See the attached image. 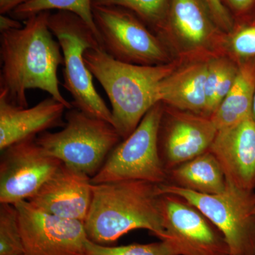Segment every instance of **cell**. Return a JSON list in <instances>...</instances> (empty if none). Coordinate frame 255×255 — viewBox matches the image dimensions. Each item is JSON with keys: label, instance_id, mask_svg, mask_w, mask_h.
Listing matches in <instances>:
<instances>
[{"label": "cell", "instance_id": "obj_1", "mask_svg": "<svg viewBox=\"0 0 255 255\" xmlns=\"http://www.w3.org/2000/svg\"><path fill=\"white\" fill-rule=\"evenodd\" d=\"M50 14L38 13L22 27L0 33V97L16 107H28V90L38 89L73 108L60 92L57 73L64 58L48 26Z\"/></svg>", "mask_w": 255, "mask_h": 255}, {"label": "cell", "instance_id": "obj_2", "mask_svg": "<svg viewBox=\"0 0 255 255\" xmlns=\"http://www.w3.org/2000/svg\"><path fill=\"white\" fill-rule=\"evenodd\" d=\"M158 184L141 180L92 184V199L85 226L97 244L114 243L130 231L145 229L164 236Z\"/></svg>", "mask_w": 255, "mask_h": 255}, {"label": "cell", "instance_id": "obj_3", "mask_svg": "<svg viewBox=\"0 0 255 255\" xmlns=\"http://www.w3.org/2000/svg\"><path fill=\"white\" fill-rule=\"evenodd\" d=\"M85 63L112 105V125L127 138L152 107L160 102L162 80L175 70L173 64L140 65L114 59L101 48L88 49Z\"/></svg>", "mask_w": 255, "mask_h": 255}, {"label": "cell", "instance_id": "obj_4", "mask_svg": "<svg viewBox=\"0 0 255 255\" xmlns=\"http://www.w3.org/2000/svg\"><path fill=\"white\" fill-rule=\"evenodd\" d=\"M48 26L59 43L64 58L63 86L73 97V107L112 124V111L96 90L84 54L101 48L97 35L78 15L66 11L50 13Z\"/></svg>", "mask_w": 255, "mask_h": 255}, {"label": "cell", "instance_id": "obj_5", "mask_svg": "<svg viewBox=\"0 0 255 255\" xmlns=\"http://www.w3.org/2000/svg\"><path fill=\"white\" fill-rule=\"evenodd\" d=\"M65 120L60 131L38 134L37 143L48 155L92 178L122 137L112 124L75 107L67 112Z\"/></svg>", "mask_w": 255, "mask_h": 255}, {"label": "cell", "instance_id": "obj_6", "mask_svg": "<svg viewBox=\"0 0 255 255\" xmlns=\"http://www.w3.org/2000/svg\"><path fill=\"white\" fill-rule=\"evenodd\" d=\"M159 193L180 196L202 213L222 233L230 255H255V192L227 182L217 194H204L170 183L158 184Z\"/></svg>", "mask_w": 255, "mask_h": 255}, {"label": "cell", "instance_id": "obj_7", "mask_svg": "<svg viewBox=\"0 0 255 255\" xmlns=\"http://www.w3.org/2000/svg\"><path fill=\"white\" fill-rule=\"evenodd\" d=\"M162 105L159 102L152 107L135 130L114 147L102 168L92 178V184L124 180L146 181L156 184L168 182V172L159 150Z\"/></svg>", "mask_w": 255, "mask_h": 255}, {"label": "cell", "instance_id": "obj_8", "mask_svg": "<svg viewBox=\"0 0 255 255\" xmlns=\"http://www.w3.org/2000/svg\"><path fill=\"white\" fill-rule=\"evenodd\" d=\"M92 14L102 50L114 59L140 65L168 63L163 42L131 11L92 4Z\"/></svg>", "mask_w": 255, "mask_h": 255}, {"label": "cell", "instance_id": "obj_9", "mask_svg": "<svg viewBox=\"0 0 255 255\" xmlns=\"http://www.w3.org/2000/svg\"><path fill=\"white\" fill-rule=\"evenodd\" d=\"M164 236L174 255H230L219 229L199 209L180 196L161 194Z\"/></svg>", "mask_w": 255, "mask_h": 255}, {"label": "cell", "instance_id": "obj_10", "mask_svg": "<svg viewBox=\"0 0 255 255\" xmlns=\"http://www.w3.org/2000/svg\"><path fill=\"white\" fill-rule=\"evenodd\" d=\"M14 206L26 255H87L84 222L47 214L28 201Z\"/></svg>", "mask_w": 255, "mask_h": 255}, {"label": "cell", "instance_id": "obj_11", "mask_svg": "<svg viewBox=\"0 0 255 255\" xmlns=\"http://www.w3.org/2000/svg\"><path fill=\"white\" fill-rule=\"evenodd\" d=\"M36 137L18 142L1 151V204L14 205L28 201L63 164L46 154L37 143Z\"/></svg>", "mask_w": 255, "mask_h": 255}, {"label": "cell", "instance_id": "obj_12", "mask_svg": "<svg viewBox=\"0 0 255 255\" xmlns=\"http://www.w3.org/2000/svg\"><path fill=\"white\" fill-rule=\"evenodd\" d=\"M217 132L210 117L164 108L158 144L161 159L167 172L208 152Z\"/></svg>", "mask_w": 255, "mask_h": 255}, {"label": "cell", "instance_id": "obj_13", "mask_svg": "<svg viewBox=\"0 0 255 255\" xmlns=\"http://www.w3.org/2000/svg\"><path fill=\"white\" fill-rule=\"evenodd\" d=\"M92 178L62 164L28 201L42 211L85 222L92 199Z\"/></svg>", "mask_w": 255, "mask_h": 255}, {"label": "cell", "instance_id": "obj_14", "mask_svg": "<svg viewBox=\"0 0 255 255\" xmlns=\"http://www.w3.org/2000/svg\"><path fill=\"white\" fill-rule=\"evenodd\" d=\"M226 180L240 189H255V122L253 117L218 130L209 150Z\"/></svg>", "mask_w": 255, "mask_h": 255}, {"label": "cell", "instance_id": "obj_15", "mask_svg": "<svg viewBox=\"0 0 255 255\" xmlns=\"http://www.w3.org/2000/svg\"><path fill=\"white\" fill-rule=\"evenodd\" d=\"M67 110L61 102L50 97L34 107H16L0 97V150L55 127H63Z\"/></svg>", "mask_w": 255, "mask_h": 255}, {"label": "cell", "instance_id": "obj_16", "mask_svg": "<svg viewBox=\"0 0 255 255\" xmlns=\"http://www.w3.org/2000/svg\"><path fill=\"white\" fill-rule=\"evenodd\" d=\"M216 24L206 0H170L159 28L168 26L186 48L199 50L214 41L217 34Z\"/></svg>", "mask_w": 255, "mask_h": 255}, {"label": "cell", "instance_id": "obj_17", "mask_svg": "<svg viewBox=\"0 0 255 255\" xmlns=\"http://www.w3.org/2000/svg\"><path fill=\"white\" fill-rule=\"evenodd\" d=\"M207 61L175 69L162 80L160 102L174 110L206 117Z\"/></svg>", "mask_w": 255, "mask_h": 255}, {"label": "cell", "instance_id": "obj_18", "mask_svg": "<svg viewBox=\"0 0 255 255\" xmlns=\"http://www.w3.org/2000/svg\"><path fill=\"white\" fill-rule=\"evenodd\" d=\"M255 91V58L241 60L232 88L210 117L218 130L252 117Z\"/></svg>", "mask_w": 255, "mask_h": 255}, {"label": "cell", "instance_id": "obj_19", "mask_svg": "<svg viewBox=\"0 0 255 255\" xmlns=\"http://www.w3.org/2000/svg\"><path fill=\"white\" fill-rule=\"evenodd\" d=\"M167 183L204 194H220L227 185L221 164L210 151L171 169Z\"/></svg>", "mask_w": 255, "mask_h": 255}, {"label": "cell", "instance_id": "obj_20", "mask_svg": "<svg viewBox=\"0 0 255 255\" xmlns=\"http://www.w3.org/2000/svg\"><path fill=\"white\" fill-rule=\"evenodd\" d=\"M238 64L228 58H216L207 61L206 80V117H211L227 96L236 81Z\"/></svg>", "mask_w": 255, "mask_h": 255}, {"label": "cell", "instance_id": "obj_21", "mask_svg": "<svg viewBox=\"0 0 255 255\" xmlns=\"http://www.w3.org/2000/svg\"><path fill=\"white\" fill-rule=\"evenodd\" d=\"M51 10L70 11L78 15L93 30L100 42L92 14V0H30L10 14L16 19L24 21L33 15Z\"/></svg>", "mask_w": 255, "mask_h": 255}, {"label": "cell", "instance_id": "obj_22", "mask_svg": "<svg viewBox=\"0 0 255 255\" xmlns=\"http://www.w3.org/2000/svg\"><path fill=\"white\" fill-rule=\"evenodd\" d=\"M170 0H92V4L114 5L129 10L142 21L157 28L162 26Z\"/></svg>", "mask_w": 255, "mask_h": 255}, {"label": "cell", "instance_id": "obj_23", "mask_svg": "<svg viewBox=\"0 0 255 255\" xmlns=\"http://www.w3.org/2000/svg\"><path fill=\"white\" fill-rule=\"evenodd\" d=\"M0 255H26L13 204L0 205Z\"/></svg>", "mask_w": 255, "mask_h": 255}, {"label": "cell", "instance_id": "obj_24", "mask_svg": "<svg viewBox=\"0 0 255 255\" xmlns=\"http://www.w3.org/2000/svg\"><path fill=\"white\" fill-rule=\"evenodd\" d=\"M87 251V255H174L168 243L164 241L148 244L109 247L97 244L90 240Z\"/></svg>", "mask_w": 255, "mask_h": 255}, {"label": "cell", "instance_id": "obj_25", "mask_svg": "<svg viewBox=\"0 0 255 255\" xmlns=\"http://www.w3.org/2000/svg\"><path fill=\"white\" fill-rule=\"evenodd\" d=\"M230 46L240 61L255 58V23L245 25L236 31Z\"/></svg>", "mask_w": 255, "mask_h": 255}, {"label": "cell", "instance_id": "obj_26", "mask_svg": "<svg viewBox=\"0 0 255 255\" xmlns=\"http://www.w3.org/2000/svg\"><path fill=\"white\" fill-rule=\"evenodd\" d=\"M216 23L226 31H231L233 21L228 10L221 0H206Z\"/></svg>", "mask_w": 255, "mask_h": 255}, {"label": "cell", "instance_id": "obj_27", "mask_svg": "<svg viewBox=\"0 0 255 255\" xmlns=\"http://www.w3.org/2000/svg\"><path fill=\"white\" fill-rule=\"evenodd\" d=\"M19 20L12 16H8L6 14L0 15V33L9 30L17 29L23 26Z\"/></svg>", "mask_w": 255, "mask_h": 255}, {"label": "cell", "instance_id": "obj_28", "mask_svg": "<svg viewBox=\"0 0 255 255\" xmlns=\"http://www.w3.org/2000/svg\"><path fill=\"white\" fill-rule=\"evenodd\" d=\"M30 0H0V14H11L18 6Z\"/></svg>", "mask_w": 255, "mask_h": 255}, {"label": "cell", "instance_id": "obj_29", "mask_svg": "<svg viewBox=\"0 0 255 255\" xmlns=\"http://www.w3.org/2000/svg\"><path fill=\"white\" fill-rule=\"evenodd\" d=\"M227 1L233 9L241 13L247 12L255 6V0H227Z\"/></svg>", "mask_w": 255, "mask_h": 255}, {"label": "cell", "instance_id": "obj_30", "mask_svg": "<svg viewBox=\"0 0 255 255\" xmlns=\"http://www.w3.org/2000/svg\"><path fill=\"white\" fill-rule=\"evenodd\" d=\"M252 117L255 122V91L254 95V100H253V111H252Z\"/></svg>", "mask_w": 255, "mask_h": 255}]
</instances>
